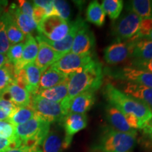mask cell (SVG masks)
Here are the masks:
<instances>
[{
    "label": "cell",
    "mask_w": 152,
    "mask_h": 152,
    "mask_svg": "<svg viewBox=\"0 0 152 152\" xmlns=\"http://www.w3.org/2000/svg\"><path fill=\"white\" fill-rule=\"evenodd\" d=\"M7 152H42L40 148L36 149H24V148H14L9 150Z\"/></svg>",
    "instance_id": "60d3db41"
},
{
    "label": "cell",
    "mask_w": 152,
    "mask_h": 152,
    "mask_svg": "<svg viewBox=\"0 0 152 152\" xmlns=\"http://www.w3.org/2000/svg\"><path fill=\"white\" fill-rule=\"evenodd\" d=\"M68 78L61 84L52 88L39 90L36 95L52 102L61 103L68 95Z\"/></svg>",
    "instance_id": "d4e9b609"
},
{
    "label": "cell",
    "mask_w": 152,
    "mask_h": 152,
    "mask_svg": "<svg viewBox=\"0 0 152 152\" xmlns=\"http://www.w3.org/2000/svg\"><path fill=\"white\" fill-rule=\"evenodd\" d=\"M111 77L115 79H121L136 84L152 88V73L139 69V68L126 66L121 69L109 71Z\"/></svg>",
    "instance_id": "30bf717a"
},
{
    "label": "cell",
    "mask_w": 152,
    "mask_h": 152,
    "mask_svg": "<svg viewBox=\"0 0 152 152\" xmlns=\"http://www.w3.org/2000/svg\"><path fill=\"white\" fill-rule=\"evenodd\" d=\"M53 3L56 12V16L68 21L71 15V9L67 1H62V0H55L53 1Z\"/></svg>",
    "instance_id": "8d00e7d4"
},
{
    "label": "cell",
    "mask_w": 152,
    "mask_h": 152,
    "mask_svg": "<svg viewBox=\"0 0 152 152\" xmlns=\"http://www.w3.org/2000/svg\"><path fill=\"white\" fill-rule=\"evenodd\" d=\"M68 77L69 76L64 75L50 66L43 73H42L39 84V90L52 88L53 87L61 84L68 80Z\"/></svg>",
    "instance_id": "7402d4cb"
},
{
    "label": "cell",
    "mask_w": 152,
    "mask_h": 152,
    "mask_svg": "<svg viewBox=\"0 0 152 152\" xmlns=\"http://www.w3.org/2000/svg\"><path fill=\"white\" fill-rule=\"evenodd\" d=\"M3 13H4V7H0V16H1V14H2Z\"/></svg>",
    "instance_id": "7dc6e473"
},
{
    "label": "cell",
    "mask_w": 152,
    "mask_h": 152,
    "mask_svg": "<svg viewBox=\"0 0 152 152\" xmlns=\"http://www.w3.org/2000/svg\"><path fill=\"white\" fill-rule=\"evenodd\" d=\"M17 108L10 101L0 96V121L8 120Z\"/></svg>",
    "instance_id": "836d02e7"
},
{
    "label": "cell",
    "mask_w": 152,
    "mask_h": 152,
    "mask_svg": "<svg viewBox=\"0 0 152 152\" xmlns=\"http://www.w3.org/2000/svg\"><path fill=\"white\" fill-rule=\"evenodd\" d=\"M95 94L92 91H87L75 96L68 105V113L85 114L94 104Z\"/></svg>",
    "instance_id": "ac0fdd59"
},
{
    "label": "cell",
    "mask_w": 152,
    "mask_h": 152,
    "mask_svg": "<svg viewBox=\"0 0 152 152\" xmlns=\"http://www.w3.org/2000/svg\"><path fill=\"white\" fill-rule=\"evenodd\" d=\"M23 47L24 42L11 45L8 52L7 53V56L8 57L9 61L13 64L14 68L18 66V64H20V61H21Z\"/></svg>",
    "instance_id": "d6a6232c"
},
{
    "label": "cell",
    "mask_w": 152,
    "mask_h": 152,
    "mask_svg": "<svg viewBox=\"0 0 152 152\" xmlns=\"http://www.w3.org/2000/svg\"><path fill=\"white\" fill-rule=\"evenodd\" d=\"M36 39L38 42V53L34 64L43 73L64 55L56 52L44 41L37 37Z\"/></svg>",
    "instance_id": "9a60e30c"
},
{
    "label": "cell",
    "mask_w": 152,
    "mask_h": 152,
    "mask_svg": "<svg viewBox=\"0 0 152 152\" xmlns=\"http://www.w3.org/2000/svg\"><path fill=\"white\" fill-rule=\"evenodd\" d=\"M95 38L89 26L84 22L77 30L72 45L71 52L75 54H92Z\"/></svg>",
    "instance_id": "7c38bea8"
},
{
    "label": "cell",
    "mask_w": 152,
    "mask_h": 152,
    "mask_svg": "<svg viewBox=\"0 0 152 152\" xmlns=\"http://www.w3.org/2000/svg\"><path fill=\"white\" fill-rule=\"evenodd\" d=\"M14 148H16V144L14 141L0 138V152H7Z\"/></svg>",
    "instance_id": "ab89813d"
},
{
    "label": "cell",
    "mask_w": 152,
    "mask_h": 152,
    "mask_svg": "<svg viewBox=\"0 0 152 152\" xmlns=\"http://www.w3.org/2000/svg\"><path fill=\"white\" fill-rule=\"evenodd\" d=\"M71 23L58 16L45 17L37 24L39 35L52 42L60 41L67 35Z\"/></svg>",
    "instance_id": "52a82bcc"
},
{
    "label": "cell",
    "mask_w": 152,
    "mask_h": 152,
    "mask_svg": "<svg viewBox=\"0 0 152 152\" xmlns=\"http://www.w3.org/2000/svg\"><path fill=\"white\" fill-rule=\"evenodd\" d=\"M106 14L102 5L97 1H92L90 3L86 11L87 21L94 24L98 27H102L105 23Z\"/></svg>",
    "instance_id": "4316f807"
},
{
    "label": "cell",
    "mask_w": 152,
    "mask_h": 152,
    "mask_svg": "<svg viewBox=\"0 0 152 152\" xmlns=\"http://www.w3.org/2000/svg\"><path fill=\"white\" fill-rule=\"evenodd\" d=\"M11 44L7 34L4 12L0 16V54H5L8 52Z\"/></svg>",
    "instance_id": "1f68e13d"
},
{
    "label": "cell",
    "mask_w": 152,
    "mask_h": 152,
    "mask_svg": "<svg viewBox=\"0 0 152 152\" xmlns=\"http://www.w3.org/2000/svg\"><path fill=\"white\" fill-rule=\"evenodd\" d=\"M136 40V39H135ZM134 40L116 41L104 49V58L108 64L115 65L125 61L132 56Z\"/></svg>",
    "instance_id": "9c48e42d"
},
{
    "label": "cell",
    "mask_w": 152,
    "mask_h": 152,
    "mask_svg": "<svg viewBox=\"0 0 152 152\" xmlns=\"http://www.w3.org/2000/svg\"><path fill=\"white\" fill-rule=\"evenodd\" d=\"M93 59L92 54L79 55L70 52L51 66L64 75L70 76L85 67Z\"/></svg>",
    "instance_id": "ba28073f"
},
{
    "label": "cell",
    "mask_w": 152,
    "mask_h": 152,
    "mask_svg": "<svg viewBox=\"0 0 152 152\" xmlns=\"http://www.w3.org/2000/svg\"><path fill=\"white\" fill-rule=\"evenodd\" d=\"M42 72L34 63L28 64L16 75L15 81L24 87L32 96L37 94L39 90Z\"/></svg>",
    "instance_id": "8fae6325"
},
{
    "label": "cell",
    "mask_w": 152,
    "mask_h": 152,
    "mask_svg": "<svg viewBox=\"0 0 152 152\" xmlns=\"http://www.w3.org/2000/svg\"><path fill=\"white\" fill-rule=\"evenodd\" d=\"M14 67L10 61L0 68V95L15 80Z\"/></svg>",
    "instance_id": "f546056e"
},
{
    "label": "cell",
    "mask_w": 152,
    "mask_h": 152,
    "mask_svg": "<svg viewBox=\"0 0 152 152\" xmlns=\"http://www.w3.org/2000/svg\"><path fill=\"white\" fill-rule=\"evenodd\" d=\"M143 129L144 130V132H145L146 134H147L152 140V128H148V127H144Z\"/></svg>",
    "instance_id": "7bdbcfd3"
},
{
    "label": "cell",
    "mask_w": 152,
    "mask_h": 152,
    "mask_svg": "<svg viewBox=\"0 0 152 152\" xmlns=\"http://www.w3.org/2000/svg\"><path fill=\"white\" fill-rule=\"evenodd\" d=\"M152 31V18H143L140 22V28H139L137 33L134 37L130 39H141V38H147L150 33Z\"/></svg>",
    "instance_id": "d590c367"
},
{
    "label": "cell",
    "mask_w": 152,
    "mask_h": 152,
    "mask_svg": "<svg viewBox=\"0 0 152 152\" xmlns=\"http://www.w3.org/2000/svg\"><path fill=\"white\" fill-rule=\"evenodd\" d=\"M122 0H104L102 5L104 12L111 20H116L121 16L123 9Z\"/></svg>",
    "instance_id": "4dcf8cb0"
},
{
    "label": "cell",
    "mask_w": 152,
    "mask_h": 152,
    "mask_svg": "<svg viewBox=\"0 0 152 152\" xmlns=\"http://www.w3.org/2000/svg\"><path fill=\"white\" fill-rule=\"evenodd\" d=\"M35 111L30 106L27 107H20L17 108L16 111L11 114L8 121L16 127L28 122L35 117Z\"/></svg>",
    "instance_id": "f1b7e54d"
},
{
    "label": "cell",
    "mask_w": 152,
    "mask_h": 152,
    "mask_svg": "<svg viewBox=\"0 0 152 152\" xmlns=\"http://www.w3.org/2000/svg\"><path fill=\"white\" fill-rule=\"evenodd\" d=\"M8 11L12 14L17 26L26 35H32L31 33L37 28V24L33 18L23 14L16 4H12Z\"/></svg>",
    "instance_id": "ffe728a7"
},
{
    "label": "cell",
    "mask_w": 152,
    "mask_h": 152,
    "mask_svg": "<svg viewBox=\"0 0 152 152\" xmlns=\"http://www.w3.org/2000/svg\"><path fill=\"white\" fill-rule=\"evenodd\" d=\"M0 96L9 100L18 108L29 106L31 101V95L30 93L15 80Z\"/></svg>",
    "instance_id": "2e32d148"
},
{
    "label": "cell",
    "mask_w": 152,
    "mask_h": 152,
    "mask_svg": "<svg viewBox=\"0 0 152 152\" xmlns=\"http://www.w3.org/2000/svg\"><path fill=\"white\" fill-rule=\"evenodd\" d=\"M131 58L132 60L140 61L152 58V40L145 38L134 40Z\"/></svg>",
    "instance_id": "484cf974"
},
{
    "label": "cell",
    "mask_w": 152,
    "mask_h": 152,
    "mask_svg": "<svg viewBox=\"0 0 152 152\" xmlns=\"http://www.w3.org/2000/svg\"><path fill=\"white\" fill-rule=\"evenodd\" d=\"M84 22L85 20H83L81 18L78 17L75 21L71 23V28H70V30L67 35L60 41L52 42L41 35H38L36 37L47 43L56 52L60 53L62 55H64L71 52L73 40L75 39L77 30Z\"/></svg>",
    "instance_id": "5bb4252c"
},
{
    "label": "cell",
    "mask_w": 152,
    "mask_h": 152,
    "mask_svg": "<svg viewBox=\"0 0 152 152\" xmlns=\"http://www.w3.org/2000/svg\"><path fill=\"white\" fill-rule=\"evenodd\" d=\"M0 138L11 140L15 142V126L8 120L0 121Z\"/></svg>",
    "instance_id": "e575fe53"
},
{
    "label": "cell",
    "mask_w": 152,
    "mask_h": 152,
    "mask_svg": "<svg viewBox=\"0 0 152 152\" xmlns=\"http://www.w3.org/2000/svg\"><path fill=\"white\" fill-rule=\"evenodd\" d=\"M145 39H150V40H152V31L150 33L149 35H148V37L147 38H145Z\"/></svg>",
    "instance_id": "bcb514c9"
},
{
    "label": "cell",
    "mask_w": 152,
    "mask_h": 152,
    "mask_svg": "<svg viewBox=\"0 0 152 152\" xmlns=\"http://www.w3.org/2000/svg\"><path fill=\"white\" fill-rule=\"evenodd\" d=\"M130 66L139 68V69L144 70V71L152 73V58L146 61L132 60Z\"/></svg>",
    "instance_id": "74e56055"
},
{
    "label": "cell",
    "mask_w": 152,
    "mask_h": 152,
    "mask_svg": "<svg viewBox=\"0 0 152 152\" xmlns=\"http://www.w3.org/2000/svg\"><path fill=\"white\" fill-rule=\"evenodd\" d=\"M7 3H8L7 1H1V0H0V7H4L7 5Z\"/></svg>",
    "instance_id": "ee69618b"
},
{
    "label": "cell",
    "mask_w": 152,
    "mask_h": 152,
    "mask_svg": "<svg viewBox=\"0 0 152 152\" xmlns=\"http://www.w3.org/2000/svg\"><path fill=\"white\" fill-rule=\"evenodd\" d=\"M9 58L7 57V54H0V68H1L4 64L9 62Z\"/></svg>",
    "instance_id": "b9f144b4"
},
{
    "label": "cell",
    "mask_w": 152,
    "mask_h": 152,
    "mask_svg": "<svg viewBox=\"0 0 152 152\" xmlns=\"http://www.w3.org/2000/svg\"><path fill=\"white\" fill-rule=\"evenodd\" d=\"M136 137L137 134L121 132L109 127L102 132L96 149L102 152H132Z\"/></svg>",
    "instance_id": "277c9868"
},
{
    "label": "cell",
    "mask_w": 152,
    "mask_h": 152,
    "mask_svg": "<svg viewBox=\"0 0 152 152\" xmlns=\"http://www.w3.org/2000/svg\"><path fill=\"white\" fill-rule=\"evenodd\" d=\"M30 106L34 110L37 117L50 124L61 122L67 114L61 103L47 100L38 95L31 96Z\"/></svg>",
    "instance_id": "5b68a950"
},
{
    "label": "cell",
    "mask_w": 152,
    "mask_h": 152,
    "mask_svg": "<svg viewBox=\"0 0 152 152\" xmlns=\"http://www.w3.org/2000/svg\"><path fill=\"white\" fill-rule=\"evenodd\" d=\"M123 92L143 102L152 111V88L136 83H128L123 88Z\"/></svg>",
    "instance_id": "44dd1931"
},
{
    "label": "cell",
    "mask_w": 152,
    "mask_h": 152,
    "mask_svg": "<svg viewBox=\"0 0 152 152\" xmlns=\"http://www.w3.org/2000/svg\"><path fill=\"white\" fill-rule=\"evenodd\" d=\"M18 8L23 14L33 18V4L28 1L19 0L18 1Z\"/></svg>",
    "instance_id": "f35d334b"
},
{
    "label": "cell",
    "mask_w": 152,
    "mask_h": 152,
    "mask_svg": "<svg viewBox=\"0 0 152 152\" xmlns=\"http://www.w3.org/2000/svg\"><path fill=\"white\" fill-rule=\"evenodd\" d=\"M6 28H7V34L9 41L11 45L21 43L26 40V35L23 33L18 26H17L16 20L11 13L8 11H5Z\"/></svg>",
    "instance_id": "cb8c5ba5"
},
{
    "label": "cell",
    "mask_w": 152,
    "mask_h": 152,
    "mask_svg": "<svg viewBox=\"0 0 152 152\" xmlns=\"http://www.w3.org/2000/svg\"><path fill=\"white\" fill-rule=\"evenodd\" d=\"M128 11H132L142 19L152 18V0H132L128 1Z\"/></svg>",
    "instance_id": "83f0119b"
},
{
    "label": "cell",
    "mask_w": 152,
    "mask_h": 152,
    "mask_svg": "<svg viewBox=\"0 0 152 152\" xmlns=\"http://www.w3.org/2000/svg\"><path fill=\"white\" fill-rule=\"evenodd\" d=\"M62 123L64 132V141L66 149L69 148L73 136L85 129L87 125V118L85 114L69 113L64 118Z\"/></svg>",
    "instance_id": "4fadbf2b"
},
{
    "label": "cell",
    "mask_w": 152,
    "mask_h": 152,
    "mask_svg": "<svg viewBox=\"0 0 152 152\" xmlns=\"http://www.w3.org/2000/svg\"><path fill=\"white\" fill-rule=\"evenodd\" d=\"M106 115L108 121L114 130L121 132L137 134L136 130L129 126L124 114L115 106L110 104L106 106Z\"/></svg>",
    "instance_id": "e0dca14e"
},
{
    "label": "cell",
    "mask_w": 152,
    "mask_h": 152,
    "mask_svg": "<svg viewBox=\"0 0 152 152\" xmlns=\"http://www.w3.org/2000/svg\"><path fill=\"white\" fill-rule=\"evenodd\" d=\"M104 70L97 60L93 59L87 65L68 77V95L61 103L68 114L70 102L81 93L87 91L95 92L102 85Z\"/></svg>",
    "instance_id": "6da1fadb"
},
{
    "label": "cell",
    "mask_w": 152,
    "mask_h": 152,
    "mask_svg": "<svg viewBox=\"0 0 152 152\" xmlns=\"http://www.w3.org/2000/svg\"><path fill=\"white\" fill-rule=\"evenodd\" d=\"M42 152H61L66 149L64 136L56 130H49L42 144Z\"/></svg>",
    "instance_id": "603a6c76"
},
{
    "label": "cell",
    "mask_w": 152,
    "mask_h": 152,
    "mask_svg": "<svg viewBox=\"0 0 152 152\" xmlns=\"http://www.w3.org/2000/svg\"><path fill=\"white\" fill-rule=\"evenodd\" d=\"M142 18L132 11L122 15L111 25V33L117 41H127L137 33Z\"/></svg>",
    "instance_id": "8992f818"
},
{
    "label": "cell",
    "mask_w": 152,
    "mask_h": 152,
    "mask_svg": "<svg viewBox=\"0 0 152 152\" xmlns=\"http://www.w3.org/2000/svg\"><path fill=\"white\" fill-rule=\"evenodd\" d=\"M102 92L110 105L115 106L123 113L134 115L138 120L140 129H143L152 119V111L146 104L121 92L113 85L106 84Z\"/></svg>",
    "instance_id": "7a4b0ae2"
},
{
    "label": "cell",
    "mask_w": 152,
    "mask_h": 152,
    "mask_svg": "<svg viewBox=\"0 0 152 152\" xmlns=\"http://www.w3.org/2000/svg\"><path fill=\"white\" fill-rule=\"evenodd\" d=\"M38 53V43L36 39L32 35H26L24 42L23 51L22 58L18 66L14 68L15 75L28 64L35 62Z\"/></svg>",
    "instance_id": "d6986e66"
},
{
    "label": "cell",
    "mask_w": 152,
    "mask_h": 152,
    "mask_svg": "<svg viewBox=\"0 0 152 152\" xmlns=\"http://www.w3.org/2000/svg\"><path fill=\"white\" fill-rule=\"evenodd\" d=\"M50 123L35 115L28 122L15 127L16 148L36 149L42 144L50 130Z\"/></svg>",
    "instance_id": "3957f363"
},
{
    "label": "cell",
    "mask_w": 152,
    "mask_h": 152,
    "mask_svg": "<svg viewBox=\"0 0 152 152\" xmlns=\"http://www.w3.org/2000/svg\"><path fill=\"white\" fill-rule=\"evenodd\" d=\"M145 127H148V128H152V119L151 120V121H149V123H147V125H145Z\"/></svg>",
    "instance_id": "f6af8a7d"
}]
</instances>
